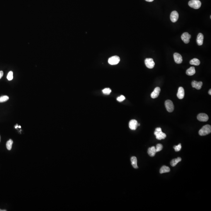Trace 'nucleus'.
<instances>
[{"mask_svg": "<svg viewBox=\"0 0 211 211\" xmlns=\"http://www.w3.org/2000/svg\"><path fill=\"white\" fill-rule=\"evenodd\" d=\"M211 132V126L210 125H206L202 127L199 131V134L200 136H205Z\"/></svg>", "mask_w": 211, "mask_h": 211, "instance_id": "f257e3e1", "label": "nucleus"}, {"mask_svg": "<svg viewBox=\"0 0 211 211\" xmlns=\"http://www.w3.org/2000/svg\"><path fill=\"white\" fill-rule=\"evenodd\" d=\"M154 134L156 136V138L158 140L164 139L167 136L166 134L162 132V129L160 128H156Z\"/></svg>", "mask_w": 211, "mask_h": 211, "instance_id": "f03ea898", "label": "nucleus"}, {"mask_svg": "<svg viewBox=\"0 0 211 211\" xmlns=\"http://www.w3.org/2000/svg\"><path fill=\"white\" fill-rule=\"evenodd\" d=\"M189 5L195 9H198L201 7V3L199 0H191L189 2Z\"/></svg>", "mask_w": 211, "mask_h": 211, "instance_id": "7ed1b4c3", "label": "nucleus"}, {"mask_svg": "<svg viewBox=\"0 0 211 211\" xmlns=\"http://www.w3.org/2000/svg\"><path fill=\"white\" fill-rule=\"evenodd\" d=\"M165 106L167 111L169 112H172L174 109V105L173 102L170 100H167L165 102Z\"/></svg>", "mask_w": 211, "mask_h": 211, "instance_id": "20e7f679", "label": "nucleus"}, {"mask_svg": "<svg viewBox=\"0 0 211 211\" xmlns=\"http://www.w3.org/2000/svg\"><path fill=\"white\" fill-rule=\"evenodd\" d=\"M120 61V58L118 56L111 57L108 59V63L111 65H116L118 64Z\"/></svg>", "mask_w": 211, "mask_h": 211, "instance_id": "39448f33", "label": "nucleus"}, {"mask_svg": "<svg viewBox=\"0 0 211 211\" xmlns=\"http://www.w3.org/2000/svg\"><path fill=\"white\" fill-rule=\"evenodd\" d=\"M145 63L147 68L150 69L153 68L155 65V63L153 60L152 58H146L145 60Z\"/></svg>", "mask_w": 211, "mask_h": 211, "instance_id": "423d86ee", "label": "nucleus"}, {"mask_svg": "<svg viewBox=\"0 0 211 211\" xmlns=\"http://www.w3.org/2000/svg\"><path fill=\"white\" fill-rule=\"evenodd\" d=\"M191 37V36L188 33H184L182 34L181 38L183 42L185 43H188L190 42V39Z\"/></svg>", "mask_w": 211, "mask_h": 211, "instance_id": "0eeeda50", "label": "nucleus"}, {"mask_svg": "<svg viewBox=\"0 0 211 211\" xmlns=\"http://www.w3.org/2000/svg\"><path fill=\"white\" fill-rule=\"evenodd\" d=\"M179 18V14L177 11H174L172 12L170 15V19L172 22H176Z\"/></svg>", "mask_w": 211, "mask_h": 211, "instance_id": "6e6552de", "label": "nucleus"}, {"mask_svg": "<svg viewBox=\"0 0 211 211\" xmlns=\"http://www.w3.org/2000/svg\"><path fill=\"white\" fill-rule=\"evenodd\" d=\"M197 118L200 121L206 122L208 121L209 117L207 114L205 113H201L198 115Z\"/></svg>", "mask_w": 211, "mask_h": 211, "instance_id": "1a4fd4ad", "label": "nucleus"}, {"mask_svg": "<svg viewBox=\"0 0 211 211\" xmlns=\"http://www.w3.org/2000/svg\"><path fill=\"white\" fill-rule=\"evenodd\" d=\"M130 129L133 130H135L137 128L138 123L136 120H132L129 122V124Z\"/></svg>", "mask_w": 211, "mask_h": 211, "instance_id": "9d476101", "label": "nucleus"}, {"mask_svg": "<svg viewBox=\"0 0 211 211\" xmlns=\"http://www.w3.org/2000/svg\"><path fill=\"white\" fill-rule=\"evenodd\" d=\"M174 58L175 62L176 63L180 64L182 62V57L178 53H175L174 54Z\"/></svg>", "mask_w": 211, "mask_h": 211, "instance_id": "9b49d317", "label": "nucleus"}, {"mask_svg": "<svg viewBox=\"0 0 211 211\" xmlns=\"http://www.w3.org/2000/svg\"><path fill=\"white\" fill-rule=\"evenodd\" d=\"M203 83L202 82H197L196 81H193L191 82V85L193 88H194L197 90H200L202 87Z\"/></svg>", "mask_w": 211, "mask_h": 211, "instance_id": "f8f14e48", "label": "nucleus"}, {"mask_svg": "<svg viewBox=\"0 0 211 211\" xmlns=\"http://www.w3.org/2000/svg\"><path fill=\"white\" fill-rule=\"evenodd\" d=\"M160 87H157L156 88L153 92H152L150 95L151 98H153V99L157 98L160 94Z\"/></svg>", "mask_w": 211, "mask_h": 211, "instance_id": "ddd939ff", "label": "nucleus"}, {"mask_svg": "<svg viewBox=\"0 0 211 211\" xmlns=\"http://www.w3.org/2000/svg\"><path fill=\"white\" fill-rule=\"evenodd\" d=\"M177 96V97L180 99H182L184 98V89L182 87H179V88Z\"/></svg>", "mask_w": 211, "mask_h": 211, "instance_id": "4468645a", "label": "nucleus"}, {"mask_svg": "<svg viewBox=\"0 0 211 211\" xmlns=\"http://www.w3.org/2000/svg\"><path fill=\"white\" fill-rule=\"evenodd\" d=\"M203 39H204V36L203 34L201 33H199L197 38V43L198 45L200 46L203 45Z\"/></svg>", "mask_w": 211, "mask_h": 211, "instance_id": "2eb2a0df", "label": "nucleus"}, {"mask_svg": "<svg viewBox=\"0 0 211 211\" xmlns=\"http://www.w3.org/2000/svg\"><path fill=\"white\" fill-rule=\"evenodd\" d=\"M148 153L149 156L151 157H154L157 153L156 147L155 146H152L151 147H149L148 149Z\"/></svg>", "mask_w": 211, "mask_h": 211, "instance_id": "dca6fc26", "label": "nucleus"}, {"mask_svg": "<svg viewBox=\"0 0 211 211\" xmlns=\"http://www.w3.org/2000/svg\"><path fill=\"white\" fill-rule=\"evenodd\" d=\"M196 73V70L195 68L193 67H191L188 69L186 71V74L188 75L191 76L194 75Z\"/></svg>", "mask_w": 211, "mask_h": 211, "instance_id": "f3484780", "label": "nucleus"}, {"mask_svg": "<svg viewBox=\"0 0 211 211\" xmlns=\"http://www.w3.org/2000/svg\"><path fill=\"white\" fill-rule=\"evenodd\" d=\"M131 162L132 166L133 168L135 169H138V167L137 165V158L135 157H133L131 158Z\"/></svg>", "mask_w": 211, "mask_h": 211, "instance_id": "a211bd4d", "label": "nucleus"}, {"mask_svg": "<svg viewBox=\"0 0 211 211\" xmlns=\"http://www.w3.org/2000/svg\"><path fill=\"white\" fill-rule=\"evenodd\" d=\"M181 161V158L180 157H178L177 158L173 159L170 162V165L172 167H175L179 162Z\"/></svg>", "mask_w": 211, "mask_h": 211, "instance_id": "6ab92c4d", "label": "nucleus"}, {"mask_svg": "<svg viewBox=\"0 0 211 211\" xmlns=\"http://www.w3.org/2000/svg\"><path fill=\"white\" fill-rule=\"evenodd\" d=\"M170 171V169L169 167L164 165V166H162L161 168L160 169V174H163V173L169 172Z\"/></svg>", "mask_w": 211, "mask_h": 211, "instance_id": "aec40b11", "label": "nucleus"}, {"mask_svg": "<svg viewBox=\"0 0 211 211\" xmlns=\"http://www.w3.org/2000/svg\"><path fill=\"white\" fill-rule=\"evenodd\" d=\"M190 63L191 65H194L198 66L200 64V61L197 58H194L190 61Z\"/></svg>", "mask_w": 211, "mask_h": 211, "instance_id": "412c9836", "label": "nucleus"}, {"mask_svg": "<svg viewBox=\"0 0 211 211\" xmlns=\"http://www.w3.org/2000/svg\"><path fill=\"white\" fill-rule=\"evenodd\" d=\"M13 142H14L11 139H10L8 141H7L6 144V147L8 150H11L12 149Z\"/></svg>", "mask_w": 211, "mask_h": 211, "instance_id": "4be33fe9", "label": "nucleus"}, {"mask_svg": "<svg viewBox=\"0 0 211 211\" xmlns=\"http://www.w3.org/2000/svg\"><path fill=\"white\" fill-rule=\"evenodd\" d=\"M9 97L7 95H4L0 97V102H6L9 100Z\"/></svg>", "mask_w": 211, "mask_h": 211, "instance_id": "5701e85b", "label": "nucleus"}, {"mask_svg": "<svg viewBox=\"0 0 211 211\" xmlns=\"http://www.w3.org/2000/svg\"><path fill=\"white\" fill-rule=\"evenodd\" d=\"M163 146L162 144L159 143V144H157L156 146V147L157 152L160 151L161 150H162V149H163Z\"/></svg>", "mask_w": 211, "mask_h": 211, "instance_id": "b1692460", "label": "nucleus"}, {"mask_svg": "<svg viewBox=\"0 0 211 211\" xmlns=\"http://www.w3.org/2000/svg\"><path fill=\"white\" fill-rule=\"evenodd\" d=\"M111 90L109 88H106L102 90L103 94L106 95H109L111 92Z\"/></svg>", "mask_w": 211, "mask_h": 211, "instance_id": "393cba45", "label": "nucleus"}, {"mask_svg": "<svg viewBox=\"0 0 211 211\" xmlns=\"http://www.w3.org/2000/svg\"><path fill=\"white\" fill-rule=\"evenodd\" d=\"M7 78L9 81H11L13 79V72L12 71H10L7 74Z\"/></svg>", "mask_w": 211, "mask_h": 211, "instance_id": "a878e982", "label": "nucleus"}, {"mask_svg": "<svg viewBox=\"0 0 211 211\" xmlns=\"http://www.w3.org/2000/svg\"><path fill=\"white\" fill-rule=\"evenodd\" d=\"M174 148L175 150V151L178 152L179 151V150L181 149V143H179L178 145H176L174 147Z\"/></svg>", "mask_w": 211, "mask_h": 211, "instance_id": "bb28decb", "label": "nucleus"}, {"mask_svg": "<svg viewBox=\"0 0 211 211\" xmlns=\"http://www.w3.org/2000/svg\"><path fill=\"white\" fill-rule=\"evenodd\" d=\"M125 99V97L124 95H121L120 97H118L117 100L119 102H121L123 101Z\"/></svg>", "mask_w": 211, "mask_h": 211, "instance_id": "cd10ccee", "label": "nucleus"}, {"mask_svg": "<svg viewBox=\"0 0 211 211\" xmlns=\"http://www.w3.org/2000/svg\"><path fill=\"white\" fill-rule=\"evenodd\" d=\"M3 72L2 71H0V79L2 77V76L3 75Z\"/></svg>", "mask_w": 211, "mask_h": 211, "instance_id": "c85d7f7f", "label": "nucleus"}, {"mask_svg": "<svg viewBox=\"0 0 211 211\" xmlns=\"http://www.w3.org/2000/svg\"><path fill=\"white\" fill-rule=\"evenodd\" d=\"M145 1L148 2H152V1H153L154 0H145Z\"/></svg>", "mask_w": 211, "mask_h": 211, "instance_id": "c756f323", "label": "nucleus"}, {"mask_svg": "<svg viewBox=\"0 0 211 211\" xmlns=\"http://www.w3.org/2000/svg\"><path fill=\"white\" fill-rule=\"evenodd\" d=\"M211 90L210 89V90H209V92H208V94H209V95H211Z\"/></svg>", "mask_w": 211, "mask_h": 211, "instance_id": "7c9ffc66", "label": "nucleus"}, {"mask_svg": "<svg viewBox=\"0 0 211 211\" xmlns=\"http://www.w3.org/2000/svg\"><path fill=\"white\" fill-rule=\"evenodd\" d=\"M6 210H2L1 209H0V211H6Z\"/></svg>", "mask_w": 211, "mask_h": 211, "instance_id": "2f4dec72", "label": "nucleus"}, {"mask_svg": "<svg viewBox=\"0 0 211 211\" xmlns=\"http://www.w3.org/2000/svg\"><path fill=\"white\" fill-rule=\"evenodd\" d=\"M18 126L17 125V126H16L15 127V128L16 129H17V128H18Z\"/></svg>", "mask_w": 211, "mask_h": 211, "instance_id": "473e14b6", "label": "nucleus"}, {"mask_svg": "<svg viewBox=\"0 0 211 211\" xmlns=\"http://www.w3.org/2000/svg\"><path fill=\"white\" fill-rule=\"evenodd\" d=\"M19 128H21L20 126H19Z\"/></svg>", "mask_w": 211, "mask_h": 211, "instance_id": "72a5a7b5", "label": "nucleus"}, {"mask_svg": "<svg viewBox=\"0 0 211 211\" xmlns=\"http://www.w3.org/2000/svg\"></svg>", "mask_w": 211, "mask_h": 211, "instance_id": "f704fd0d", "label": "nucleus"}]
</instances>
